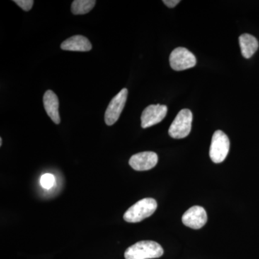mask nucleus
Instances as JSON below:
<instances>
[{
  "label": "nucleus",
  "mask_w": 259,
  "mask_h": 259,
  "mask_svg": "<svg viewBox=\"0 0 259 259\" xmlns=\"http://www.w3.org/2000/svg\"><path fill=\"white\" fill-rule=\"evenodd\" d=\"M163 254L161 245L152 241H139L130 246L125 252V259L157 258Z\"/></svg>",
  "instance_id": "nucleus-1"
},
{
  "label": "nucleus",
  "mask_w": 259,
  "mask_h": 259,
  "mask_svg": "<svg viewBox=\"0 0 259 259\" xmlns=\"http://www.w3.org/2000/svg\"><path fill=\"white\" fill-rule=\"evenodd\" d=\"M156 208L157 202L154 199H141L126 211L123 218L127 223H139L152 215Z\"/></svg>",
  "instance_id": "nucleus-2"
},
{
  "label": "nucleus",
  "mask_w": 259,
  "mask_h": 259,
  "mask_svg": "<svg viewBox=\"0 0 259 259\" xmlns=\"http://www.w3.org/2000/svg\"><path fill=\"white\" fill-rule=\"evenodd\" d=\"M192 112L188 109H183L179 112L172 122L168 130V134L175 139H184L190 134L192 129Z\"/></svg>",
  "instance_id": "nucleus-3"
},
{
  "label": "nucleus",
  "mask_w": 259,
  "mask_h": 259,
  "mask_svg": "<svg viewBox=\"0 0 259 259\" xmlns=\"http://www.w3.org/2000/svg\"><path fill=\"white\" fill-rule=\"evenodd\" d=\"M230 149V141L227 135L221 131H217L213 134L209 157L214 163H222L228 156Z\"/></svg>",
  "instance_id": "nucleus-4"
},
{
  "label": "nucleus",
  "mask_w": 259,
  "mask_h": 259,
  "mask_svg": "<svg viewBox=\"0 0 259 259\" xmlns=\"http://www.w3.org/2000/svg\"><path fill=\"white\" fill-rule=\"evenodd\" d=\"M127 95L128 92L127 89L124 88L112 99L105 114V123L107 125H114L118 120L125 107Z\"/></svg>",
  "instance_id": "nucleus-5"
},
{
  "label": "nucleus",
  "mask_w": 259,
  "mask_h": 259,
  "mask_svg": "<svg viewBox=\"0 0 259 259\" xmlns=\"http://www.w3.org/2000/svg\"><path fill=\"white\" fill-rule=\"evenodd\" d=\"M170 66L175 71H183L194 67L197 63L195 56L188 49L179 47L172 51L169 57Z\"/></svg>",
  "instance_id": "nucleus-6"
},
{
  "label": "nucleus",
  "mask_w": 259,
  "mask_h": 259,
  "mask_svg": "<svg viewBox=\"0 0 259 259\" xmlns=\"http://www.w3.org/2000/svg\"><path fill=\"white\" fill-rule=\"evenodd\" d=\"M166 105H151L146 107L141 115V127L147 128L161 122L167 113Z\"/></svg>",
  "instance_id": "nucleus-7"
},
{
  "label": "nucleus",
  "mask_w": 259,
  "mask_h": 259,
  "mask_svg": "<svg viewBox=\"0 0 259 259\" xmlns=\"http://www.w3.org/2000/svg\"><path fill=\"white\" fill-rule=\"evenodd\" d=\"M158 156L152 151H145L136 153L130 158L129 164L136 171H148L156 166Z\"/></svg>",
  "instance_id": "nucleus-8"
},
{
  "label": "nucleus",
  "mask_w": 259,
  "mask_h": 259,
  "mask_svg": "<svg viewBox=\"0 0 259 259\" xmlns=\"http://www.w3.org/2000/svg\"><path fill=\"white\" fill-rule=\"evenodd\" d=\"M207 221V212L200 206H194L186 211L182 216V223L192 229H199L206 224Z\"/></svg>",
  "instance_id": "nucleus-9"
},
{
  "label": "nucleus",
  "mask_w": 259,
  "mask_h": 259,
  "mask_svg": "<svg viewBox=\"0 0 259 259\" xmlns=\"http://www.w3.org/2000/svg\"><path fill=\"white\" fill-rule=\"evenodd\" d=\"M44 105L47 115L56 124H59L61 122L60 115H59V101L57 95L51 90H47L44 94Z\"/></svg>",
  "instance_id": "nucleus-10"
},
{
  "label": "nucleus",
  "mask_w": 259,
  "mask_h": 259,
  "mask_svg": "<svg viewBox=\"0 0 259 259\" xmlns=\"http://www.w3.org/2000/svg\"><path fill=\"white\" fill-rule=\"evenodd\" d=\"M92 48L91 42L88 37L80 35L69 37L61 44V49L64 51L85 52L91 51Z\"/></svg>",
  "instance_id": "nucleus-11"
},
{
  "label": "nucleus",
  "mask_w": 259,
  "mask_h": 259,
  "mask_svg": "<svg viewBox=\"0 0 259 259\" xmlns=\"http://www.w3.org/2000/svg\"><path fill=\"white\" fill-rule=\"evenodd\" d=\"M240 47L242 55L245 59H250L258 50V42L257 39L250 34H243L239 37Z\"/></svg>",
  "instance_id": "nucleus-12"
},
{
  "label": "nucleus",
  "mask_w": 259,
  "mask_h": 259,
  "mask_svg": "<svg viewBox=\"0 0 259 259\" xmlns=\"http://www.w3.org/2000/svg\"><path fill=\"white\" fill-rule=\"evenodd\" d=\"M96 4L95 0H74L71 4V12L74 15H84L90 13Z\"/></svg>",
  "instance_id": "nucleus-13"
},
{
  "label": "nucleus",
  "mask_w": 259,
  "mask_h": 259,
  "mask_svg": "<svg viewBox=\"0 0 259 259\" xmlns=\"http://www.w3.org/2000/svg\"><path fill=\"white\" fill-rule=\"evenodd\" d=\"M56 179L51 174H45L40 178V185L44 188L49 190L55 185Z\"/></svg>",
  "instance_id": "nucleus-14"
},
{
  "label": "nucleus",
  "mask_w": 259,
  "mask_h": 259,
  "mask_svg": "<svg viewBox=\"0 0 259 259\" xmlns=\"http://www.w3.org/2000/svg\"><path fill=\"white\" fill-rule=\"evenodd\" d=\"M15 3H16L20 8H21L24 11L28 12L31 9L32 5L34 4L33 0H15Z\"/></svg>",
  "instance_id": "nucleus-15"
},
{
  "label": "nucleus",
  "mask_w": 259,
  "mask_h": 259,
  "mask_svg": "<svg viewBox=\"0 0 259 259\" xmlns=\"http://www.w3.org/2000/svg\"><path fill=\"white\" fill-rule=\"evenodd\" d=\"M163 3L166 5L168 8H173L176 7L180 3V0H163Z\"/></svg>",
  "instance_id": "nucleus-16"
},
{
  "label": "nucleus",
  "mask_w": 259,
  "mask_h": 259,
  "mask_svg": "<svg viewBox=\"0 0 259 259\" xmlns=\"http://www.w3.org/2000/svg\"><path fill=\"white\" fill-rule=\"evenodd\" d=\"M2 145H3V139H0V146H2Z\"/></svg>",
  "instance_id": "nucleus-17"
}]
</instances>
